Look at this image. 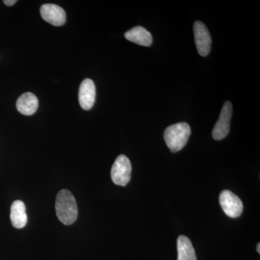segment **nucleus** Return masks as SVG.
<instances>
[{"label":"nucleus","instance_id":"f257e3e1","mask_svg":"<svg viewBox=\"0 0 260 260\" xmlns=\"http://www.w3.org/2000/svg\"><path fill=\"white\" fill-rule=\"evenodd\" d=\"M55 209L58 219L64 225H72L78 218L76 200L73 194L67 189H62L58 193Z\"/></svg>","mask_w":260,"mask_h":260},{"label":"nucleus","instance_id":"f03ea898","mask_svg":"<svg viewBox=\"0 0 260 260\" xmlns=\"http://www.w3.org/2000/svg\"><path fill=\"white\" fill-rule=\"evenodd\" d=\"M191 134L190 126L186 122L177 123L164 131V140L172 153L180 151L185 146Z\"/></svg>","mask_w":260,"mask_h":260},{"label":"nucleus","instance_id":"7ed1b4c3","mask_svg":"<svg viewBox=\"0 0 260 260\" xmlns=\"http://www.w3.org/2000/svg\"><path fill=\"white\" fill-rule=\"evenodd\" d=\"M132 165L129 158L124 155H120L113 164L111 177L116 185L126 186L131 179Z\"/></svg>","mask_w":260,"mask_h":260},{"label":"nucleus","instance_id":"20e7f679","mask_svg":"<svg viewBox=\"0 0 260 260\" xmlns=\"http://www.w3.org/2000/svg\"><path fill=\"white\" fill-rule=\"evenodd\" d=\"M219 202L224 213L230 218L240 216L243 212L242 200L232 191L224 190L220 193Z\"/></svg>","mask_w":260,"mask_h":260},{"label":"nucleus","instance_id":"39448f33","mask_svg":"<svg viewBox=\"0 0 260 260\" xmlns=\"http://www.w3.org/2000/svg\"><path fill=\"white\" fill-rule=\"evenodd\" d=\"M232 116V104L230 102L224 104L220 112V117L214 126L213 138L215 140H221L225 138L230 130L231 119Z\"/></svg>","mask_w":260,"mask_h":260},{"label":"nucleus","instance_id":"423d86ee","mask_svg":"<svg viewBox=\"0 0 260 260\" xmlns=\"http://www.w3.org/2000/svg\"><path fill=\"white\" fill-rule=\"evenodd\" d=\"M194 34L195 44L200 55L208 56L211 49L212 39L206 25L200 21L195 22Z\"/></svg>","mask_w":260,"mask_h":260},{"label":"nucleus","instance_id":"0eeeda50","mask_svg":"<svg viewBox=\"0 0 260 260\" xmlns=\"http://www.w3.org/2000/svg\"><path fill=\"white\" fill-rule=\"evenodd\" d=\"M41 15L47 23L54 25L61 26L66 22V13L64 10L54 4H45L41 7Z\"/></svg>","mask_w":260,"mask_h":260},{"label":"nucleus","instance_id":"6e6552de","mask_svg":"<svg viewBox=\"0 0 260 260\" xmlns=\"http://www.w3.org/2000/svg\"><path fill=\"white\" fill-rule=\"evenodd\" d=\"M78 99L80 107L84 110H90L95 100V86L93 80L85 79L80 84Z\"/></svg>","mask_w":260,"mask_h":260},{"label":"nucleus","instance_id":"1a4fd4ad","mask_svg":"<svg viewBox=\"0 0 260 260\" xmlns=\"http://www.w3.org/2000/svg\"><path fill=\"white\" fill-rule=\"evenodd\" d=\"M124 37L129 42L144 47H150L153 42L151 34L142 26H135L128 30L124 34Z\"/></svg>","mask_w":260,"mask_h":260},{"label":"nucleus","instance_id":"9d476101","mask_svg":"<svg viewBox=\"0 0 260 260\" xmlns=\"http://www.w3.org/2000/svg\"><path fill=\"white\" fill-rule=\"evenodd\" d=\"M16 107L20 114L25 116L32 115L37 111L39 101L34 93H23L17 101Z\"/></svg>","mask_w":260,"mask_h":260},{"label":"nucleus","instance_id":"9b49d317","mask_svg":"<svg viewBox=\"0 0 260 260\" xmlns=\"http://www.w3.org/2000/svg\"><path fill=\"white\" fill-rule=\"evenodd\" d=\"M12 225L16 229H23L28 221L25 205L21 200H16L12 204L10 211Z\"/></svg>","mask_w":260,"mask_h":260},{"label":"nucleus","instance_id":"f8f14e48","mask_svg":"<svg viewBox=\"0 0 260 260\" xmlns=\"http://www.w3.org/2000/svg\"><path fill=\"white\" fill-rule=\"evenodd\" d=\"M178 260H197L194 247L189 238L181 235L177 240Z\"/></svg>","mask_w":260,"mask_h":260},{"label":"nucleus","instance_id":"ddd939ff","mask_svg":"<svg viewBox=\"0 0 260 260\" xmlns=\"http://www.w3.org/2000/svg\"><path fill=\"white\" fill-rule=\"evenodd\" d=\"M3 3L7 6H13V5H14L17 3V1L16 0H4Z\"/></svg>","mask_w":260,"mask_h":260},{"label":"nucleus","instance_id":"4468645a","mask_svg":"<svg viewBox=\"0 0 260 260\" xmlns=\"http://www.w3.org/2000/svg\"><path fill=\"white\" fill-rule=\"evenodd\" d=\"M256 250H257L258 253H259V254H260V244H259H259H257V246H256Z\"/></svg>","mask_w":260,"mask_h":260}]
</instances>
